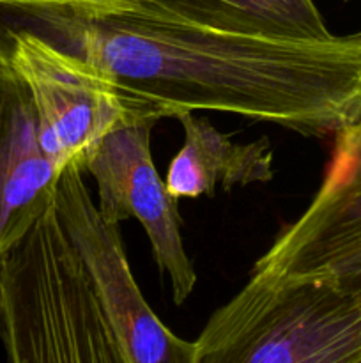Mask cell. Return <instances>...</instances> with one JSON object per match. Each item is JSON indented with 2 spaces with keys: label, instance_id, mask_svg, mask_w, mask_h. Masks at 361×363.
I'll list each match as a JSON object with an SVG mask.
<instances>
[{
  "label": "cell",
  "instance_id": "cell-1",
  "mask_svg": "<svg viewBox=\"0 0 361 363\" xmlns=\"http://www.w3.org/2000/svg\"><path fill=\"white\" fill-rule=\"evenodd\" d=\"M25 30L98 69L138 112L209 110L322 138L361 123V32L276 39L190 20L156 0H0Z\"/></svg>",
  "mask_w": 361,
  "mask_h": 363
},
{
  "label": "cell",
  "instance_id": "cell-2",
  "mask_svg": "<svg viewBox=\"0 0 361 363\" xmlns=\"http://www.w3.org/2000/svg\"><path fill=\"white\" fill-rule=\"evenodd\" d=\"M0 340L13 363H124L55 201L0 257Z\"/></svg>",
  "mask_w": 361,
  "mask_h": 363
},
{
  "label": "cell",
  "instance_id": "cell-3",
  "mask_svg": "<svg viewBox=\"0 0 361 363\" xmlns=\"http://www.w3.org/2000/svg\"><path fill=\"white\" fill-rule=\"evenodd\" d=\"M195 363H361V303L314 280L251 272L205 323Z\"/></svg>",
  "mask_w": 361,
  "mask_h": 363
},
{
  "label": "cell",
  "instance_id": "cell-4",
  "mask_svg": "<svg viewBox=\"0 0 361 363\" xmlns=\"http://www.w3.org/2000/svg\"><path fill=\"white\" fill-rule=\"evenodd\" d=\"M335 137L314 201L283 227L251 272L314 280L361 303V123Z\"/></svg>",
  "mask_w": 361,
  "mask_h": 363
},
{
  "label": "cell",
  "instance_id": "cell-5",
  "mask_svg": "<svg viewBox=\"0 0 361 363\" xmlns=\"http://www.w3.org/2000/svg\"><path fill=\"white\" fill-rule=\"evenodd\" d=\"M0 55L30 92L41 145L62 172L133 110L87 60L57 50L25 30H0Z\"/></svg>",
  "mask_w": 361,
  "mask_h": 363
},
{
  "label": "cell",
  "instance_id": "cell-6",
  "mask_svg": "<svg viewBox=\"0 0 361 363\" xmlns=\"http://www.w3.org/2000/svg\"><path fill=\"white\" fill-rule=\"evenodd\" d=\"M158 121L152 112H133L78 163L96 179L103 218L113 223L137 218L144 225L156 264L170 280L173 303L183 305L197 286V272L180 236L177 199L152 160L151 135Z\"/></svg>",
  "mask_w": 361,
  "mask_h": 363
},
{
  "label": "cell",
  "instance_id": "cell-7",
  "mask_svg": "<svg viewBox=\"0 0 361 363\" xmlns=\"http://www.w3.org/2000/svg\"><path fill=\"white\" fill-rule=\"evenodd\" d=\"M81 172L78 162L62 170L55 208L91 272L124 363H195V342L170 332L145 301L131 273L119 223L103 218Z\"/></svg>",
  "mask_w": 361,
  "mask_h": 363
},
{
  "label": "cell",
  "instance_id": "cell-8",
  "mask_svg": "<svg viewBox=\"0 0 361 363\" xmlns=\"http://www.w3.org/2000/svg\"><path fill=\"white\" fill-rule=\"evenodd\" d=\"M60 174L41 145L27 85L0 55V257L53 204Z\"/></svg>",
  "mask_w": 361,
  "mask_h": 363
},
{
  "label": "cell",
  "instance_id": "cell-9",
  "mask_svg": "<svg viewBox=\"0 0 361 363\" xmlns=\"http://www.w3.org/2000/svg\"><path fill=\"white\" fill-rule=\"evenodd\" d=\"M177 119L183 124L184 144L170 163L165 181L173 199L212 197L218 184L230 191L273 179V149L265 137L237 144L193 112L180 113Z\"/></svg>",
  "mask_w": 361,
  "mask_h": 363
},
{
  "label": "cell",
  "instance_id": "cell-10",
  "mask_svg": "<svg viewBox=\"0 0 361 363\" xmlns=\"http://www.w3.org/2000/svg\"><path fill=\"white\" fill-rule=\"evenodd\" d=\"M168 9L223 30L276 39H326L314 0H156Z\"/></svg>",
  "mask_w": 361,
  "mask_h": 363
}]
</instances>
